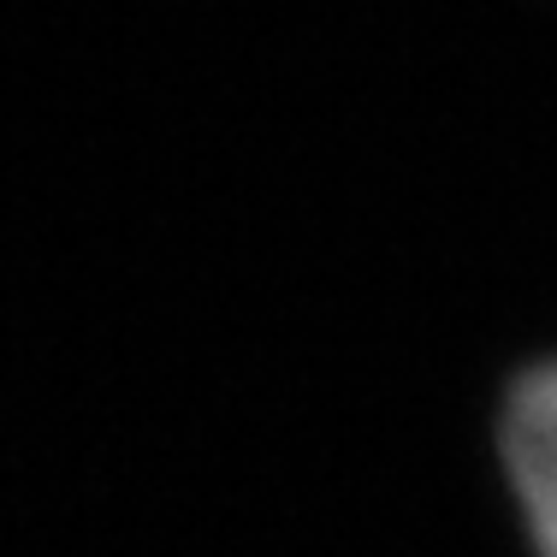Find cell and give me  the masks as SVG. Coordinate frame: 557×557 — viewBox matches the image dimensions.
<instances>
[{"label":"cell","mask_w":557,"mask_h":557,"mask_svg":"<svg viewBox=\"0 0 557 557\" xmlns=\"http://www.w3.org/2000/svg\"><path fill=\"white\" fill-rule=\"evenodd\" d=\"M504 469L540 557H557V362L522 374L504 409Z\"/></svg>","instance_id":"cell-1"}]
</instances>
